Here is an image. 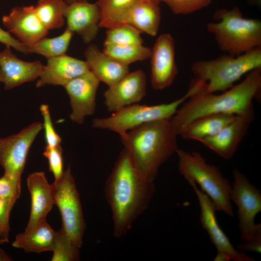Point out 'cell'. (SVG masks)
<instances>
[{
	"label": "cell",
	"mask_w": 261,
	"mask_h": 261,
	"mask_svg": "<svg viewBox=\"0 0 261 261\" xmlns=\"http://www.w3.org/2000/svg\"><path fill=\"white\" fill-rule=\"evenodd\" d=\"M154 182L145 179L123 148L115 162L104 187L111 209L114 237H124L148 208L155 192Z\"/></svg>",
	"instance_id": "cell-1"
},
{
	"label": "cell",
	"mask_w": 261,
	"mask_h": 261,
	"mask_svg": "<svg viewBox=\"0 0 261 261\" xmlns=\"http://www.w3.org/2000/svg\"><path fill=\"white\" fill-rule=\"evenodd\" d=\"M261 89V68L246 73L243 80L220 94L207 92L204 82L184 102L170 119L173 129L179 135L193 121L211 114L235 115L253 111V99Z\"/></svg>",
	"instance_id": "cell-2"
},
{
	"label": "cell",
	"mask_w": 261,
	"mask_h": 261,
	"mask_svg": "<svg viewBox=\"0 0 261 261\" xmlns=\"http://www.w3.org/2000/svg\"><path fill=\"white\" fill-rule=\"evenodd\" d=\"M177 136L167 119L147 122L120 137L140 174L154 182L160 168L178 149Z\"/></svg>",
	"instance_id": "cell-3"
},
{
	"label": "cell",
	"mask_w": 261,
	"mask_h": 261,
	"mask_svg": "<svg viewBox=\"0 0 261 261\" xmlns=\"http://www.w3.org/2000/svg\"><path fill=\"white\" fill-rule=\"evenodd\" d=\"M207 29L213 34L220 49L237 56L261 47V22L244 16L239 8L220 9L213 15Z\"/></svg>",
	"instance_id": "cell-4"
},
{
	"label": "cell",
	"mask_w": 261,
	"mask_h": 261,
	"mask_svg": "<svg viewBox=\"0 0 261 261\" xmlns=\"http://www.w3.org/2000/svg\"><path fill=\"white\" fill-rule=\"evenodd\" d=\"M261 68V47L237 56L226 54L209 60L194 62L191 71L195 79L205 83V90L210 93L224 91L244 74Z\"/></svg>",
	"instance_id": "cell-5"
},
{
	"label": "cell",
	"mask_w": 261,
	"mask_h": 261,
	"mask_svg": "<svg viewBox=\"0 0 261 261\" xmlns=\"http://www.w3.org/2000/svg\"><path fill=\"white\" fill-rule=\"evenodd\" d=\"M175 153L178 158V171L184 178L201 187V190L211 199L216 211L233 217L232 185L219 169L208 163L199 152L178 148Z\"/></svg>",
	"instance_id": "cell-6"
},
{
	"label": "cell",
	"mask_w": 261,
	"mask_h": 261,
	"mask_svg": "<svg viewBox=\"0 0 261 261\" xmlns=\"http://www.w3.org/2000/svg\"><path fill=\"white\" fill-rule=\"evenodd\" d=\"M196 90L190 84L188 91L181 98L171 102L154 105L137 103L126 106L107 117L96 118L92 127L117 133L120 136L149 122L170 119L181 105Z\"/></svg>",
	"instance_id": "cell-7"
},
{
	"label": "cell",
	"mask_w": 261,
	"mask_h": 261,
	"mask_svg": "<svg viewBox=\"0 0 261 261\" xmlns=\"http://www.w3.org/2000/svg\"><path fill=\"white\" fill-rule=\"evenodd\" d=\"M54 204L58 207L66 233L80 248L86 229L81 201L69 166L52 185Z\"/></svg>",
	"instance_id": "cell-8"
},
{
	"label": "cell",
	"mask_w": 261,
	"mask_h": 261,
	"mask_svg": "<svg viewBox=\"0 0 261 261\" xmlns=\"http://www.w3.org/2000/svg\"><path fill=\"white\" fill-rule=\"evenodd\" d=\"M233 175L231 200L238 208L241 240L246 242L252 238L259 224L255 219L261 211V193L243 173L234 170Z\"/></svg>",
	"instance_id": "cell-9"
},
{
	"label": "cell",
	"mask_w": 261,
	"mask_h": 261,
	"mask_svg": "<svg viewBox=\"0 0 261 261\" xmlns=\"http://www.w3.org/2000/svg\"><path fill=\"white\" fill-rule=\"evenodd\" d=\"M43 128L42 123L35 122L16 134L0 138V164L4 172L21 177L29 148Z\"/></svg>",
	"instance_id": "cell-10"
},
{
	"label": "cell",
	"mask_w": 261,
	"mask_h": 261,
	"mask_svg": "<svg viewBox=\"0 0 261 261\" xmlns=\"http://www.w3.org/2000/svg\"><path fill=\"white\" fill-rule=\"evenodd\" d=\"M150 58L152 87L162 90L170 87L178 73L174 40L171 34L164 33L158 37L151 49Z\"/></svg>",
	"instance_id": "cell-11"
},
{
	"label": "cell",
	"mask_w": 261,
	"mask_h": 261,
	"mask_svg": "<svg viewBox=\"0 0 261 261\" xmlns=\"http://www.w3.org/2000/svg\"><path fill=\"white\" fill-rule=\"evenodd\" d=\"M188 182L193 188L198 200L202 226L208 233L217 251L227 253L234 261H255V259L234 248L218 223L216 216L217 211L210 198L198 188L195 183L192 181Z\"/></svg>",
	"instance_id": "cell-12"
},
{
	"label": "cell",
	"mask_w": 261,
	"mask_h": 261,
	"mask_svg": "<svg viewBox=\"0 0 261 261\" xmlns=\"http://www.w3.org/2000/svg\"><path fill=\"white\" fill-rule=\"evenodd\" d=\"M99 80L90 71L67 83L64 87L69 95L72 112L70 119L82 124L87 116L93 115Z\"/></svg>",
	"instance_id": "cell-13"
},
{
	"label": "cell",
	"mask_w": 261,
	"mask_h": 261,
	"mask_svg": "<svg viewBox=\"0 0 261 261\" xmlns=\"http://www.w3.org/2000/svg\"><path fill=\"white\" fill-rule=\"evenodd\" d=\"M147 79L141 70L129 72L104 93V104L112 113L122 108L137 103L145 96Z\"/></svg>",
	"instance_id": "cell-14"
},
{
	"label": "cell",
	"mask_w": 261,
	"mask_h": 261,
	"mask_svg": "<svg viewBox=\"0 0 261 261\" xmlns=\"http://www.w3.org/2000/svg\"><path fill=\"white\" fill-rule=\"evenodd\" d=\"M254 118V111L236 115L231 122L217 134L199 142L222 158L230 160L246 134Z\"/></svg>",
	"instance_id": "cell-15"
},
{
	"label": "cell",
	"mask_w": 261,
	"mask_h": 261,
	"mask_svg": "<svg viewBox=\"0 0 261 261\" xmlns=\"http://www.w3.org/2000/svg\"><path fill=\"white\" fill-rule=\"evenodd\" d=\"M2 23L26 47L45 37L49 32L37 17L34 5L14 7L2 16Z\"/></svg>",
	"instance_id": "cell-16"
},
{
	"label": "cell",
	"mask_w": 261,
	"mask_h": 261,
	"mask_svg": "<svg viewBox=\"0 0 261 261\" xmlns=\"http://www.w3.org/2000/svg\"><path fill=\"white\" fill-rule=\"evenodd\" d=\"M11 47L5 45L0 51V82L5 90L38 79L44 66L40 60L28 62L19 59Z\"/></svg>",
	"instance_id": "cell-17"
},
{
	"label": "cell",
	"mask_w": 261,
	"mask_h": 261,
	"mask_svg": "<svg viewBox=\"0 0 261 261\" xmlns=\"http://www.w3.org/2000/svg\"><path fill=\"white\" fill-rule=\"evenodd\" d=\"M90 71L86 61L69 56L47 59L43 71L36 82V87L46 85L64 87L72 79Z\"/></svg>",
	"instance_id": "cell-18"
},
{
	"label": "cell",
	"mask_w": 261,
	"mask_h": 261,
	"mask_svg": "<svg viewBox=\"0 0 261 261\" xmlns=\"http://www.w3.org/2000/svg\"><path fill=\"white\" fill-rule=\"evenodd\" d=\"M65 18L67 28L80 36L85 43L89 44L96 38L100 28V15L95 3L83 0L68 4Z\"/></svg>",
	"instance_id": "cell-19"
},
{
	"label": "cell",
	"mask_w": 261,
	"mask_h": 261,
	"mask_svg": "<svg viewBox=\"0 0 261 261\" xmlns=\"http://www.w3.org/2000/svg\"><path fill=\"white\" fill-rule=\"evenodd\" d=\"M27 184L31 197V209L25 231L46 220L54 205L52 185L47 181L44 172L30 174L27 178Z\"/></svg>",
	"instance_id": "cell-20"
},
{
	"label": "cell",
	"mask_w": 261,
	"mask_h": 261,
	"mask_svg": "<svg viewBox=\"0 0 261 261\" xmlns=\"http://www.w3.org/2000/svg\"><path fill=\"white\" fill-rule=\"evenodd\" d=\"M84 54L90 71L100 82L108 87L116 84L130 72L128 65L107 55L95 44H89Z\"/></svg>",
	"instance_id": "cell-21"
},
{
	"label": "cell",
	"mask_w": 261,
	"mask_h": 261,
	"mask_svg": "<svg viewBox=\"0 0 261 261\" xmlns=\"http://www.w3.org/2000/svg\"><path fill=\"white\" fill-rule=\"evenodd\" d=\"M55 233L45 220L32 229L18 234L12 246L28 252L52 251Z\"/></svg>",
	"instance_id": "cell-22"
},
{
	"label": "cell",
	"mask_w": 261,
	"mask_h": 261,
	"mask_svg": "<svg viewBox=\"0 0 261 261\" xmlns=\"http://www.w3.org/2000/svg\"><path fill=\"white\" fill-rule=\"evenodd\" d=\"M236 115L211 114L200 117L188 124L180 134L183 139L200 142L217 134L231 122Z\"/></svg>",
	"instance_id": "cell-23"
},
{
	"label": "cell",
	"mask_w": 261,
	"mask_h": 261,
	"mask_svg": "<svg viewBox=\"0 0 261 261\" xmlns=\"http://www.w3.org/2000/svg\"><path fill=\"white\" fill-rule=\"evenodd\" d=\"M160 3L156 0H138L131 11L128 24L141 32L156 36L161 18Z\"/></svg>",
	"instance_id": "cell-24"
},
{
	"label": "cell",
	"mask_w": 261,
	"mask_h": 261,
	"mask_svg": "<svg viewBox=\"0 0 261 261\" xmlns=\"http://www.w3.org/2000/svg\"><path fill=\"white\" fill-rule=\"evenodd\" d=\"M138 0H98L99 27L110 29L128 24L131 11Z\"/></svg>",
	"instance_id": "cell-25"
},
{
	"label": "cell",
	"mask_w": 261,
	"mask_h": 261,
	"mask_svg": "<svg viewBox=\"0 0 261 261\" xmlns=\"http://www.w3.org/2000/svg\"><path fill=\"white\" fill-rule=\"evenodd\" d=\"M68 6L65 0H38L34 10L42 25L49 30L63 26Z\"/></svg>",
	"instance_id": "cell-26"
},
{
	"label": "cell",
	"mask_w": 261,
	"mask_h": 261,
	"mask_svg": "<svg viewBox=\"0 0 261 261\" xmlns=\"http://www.w3.org/2000/svg\"><path fill=\"white\" fill-rule=\"evenodd\" d=\"M73 33L66 28L58 36L44 37L33 44L27 46V52L41 55L47 59L65 55Z\"/></svg>",
	"instance_id": "cell-27"
},
{
	"label": "cell",
	"mask_w": 261,
	"mask_h": 261,
	"mask_svg": "<svg viewBox=\"0 0 261 261\" xmlns=\"http://www.w3.org/2000/svg\"><path fill=\"white\" fill-rule=\"evenodd\" d=\"M102 51L107 55L129 65L150 58L151 49L143 44H104Z\"/></svg>",
	"instance_id": "cell-28"
},
{
	"label": "cell",
	"mask_w": 261,
	"mask_h": 261,
	"mask_svg": "<svg viewBox=\"0 0 261 261\" xmlns=\"http://www.w3.org/2000/svg\"><path fill=\"white\" fill-rule=\"evenodd\" d=\"M80 248L61 228L56 232L52 251V261H77L80 259Z\"/></svg>",
	"instance_id": "cell-29"
},
{
	"label": "cell",
	"mask_w": 261,
	"mask_h": 261,
	"mask_svg": "<svg viewBox=\"0 0 261 261\" xmlns=\"http://www.w3.org/2000/svg\"><path fill=\"white\" fill-rule=\"evenodd\" d=\"M141 33L130 24H122L108 29L104 44H143Z\"/></svg>",
	"instance_id": "cell-30"
},
{
	"label": "cell",
	"mask_w": 261,
	"mask_h": 261,
	"mask_svg": "<svg viewBox=\"0 0 261 261\" xmlns=\"http://www.w3.org/2000/svg\"><path fill=\"white\" fill-rule=\"evenodd\" d=\"M165 3L175 14H187L209 6L213 0H157Z\"/></svg>",
	"instance_id": "cell-31"
},
{
	"label": "cell",
	"mask_w": 261,
	"mask_h": 261,
	"mask_svg": "<svg viewBox=\"0 0 261 261\" xmlns=\"http://www.w3.org/2000/svg\"><path fill=\"white\" fill-rule=\"evenodd\" d=\"M16 200L0 197V244L9 242L10 216Z\"/></svg>",
	"instance_id": "cell-32"
},
{
	"label": "cell",
	"mask_w": 261,
	"mask_h": 261,
	"mask_svg": "<svg viewBox=\"0 0 261 261\" xmlns=\"http://www.w3.org/2000/svg\"><path fill=\"white\" fill-rule=\"evenodd\" d=\"M21 193V177L4 172L0 178V197L16 200Z\"/></svg>",
	"instance_id": "cell-33"
},
{
	"label": "cell",
	"mask_w": 261,
	"mask_h": 261,
	"mask_svg": "<svg viewBox=\"0 0 261 261\" xmlns=\"http://www.w3.org/2000/svg\"><path fill=\"white\" fill-rule=\"evenodd\" d=\"M43 155L48 160L49 169L54 175L55 181L58 180L64 172L62 150L60 145L54 147L46 145Z\"/></svg>",
	"instance_id": "cell-34"
},
{
	"label": "cell",
	"mask_w": 261,
	"mask_h": 261,
	"mask_svg": "<svg viewBox=\"0 0 261 261\" xmlns=\"http://www.w3.org/2000/svg\"><path fill=\"white\" fill-rule=\"evenodd\" d=\"M40 109L44 118L43 127L44 129V137L46 145L54 147L60 145L61 138L53 127L49 106L43 104L41 105Z\"/></svg>",
	"instance_id": "cell-35"
},
{
	"label": "cell",
	"mask_w": 261,
	"mask_h": 261,
	"mask_svg": "<svg viewBox=\"0 0 261 261\" xmlns=\"http://www.w3.org/2000/svg\"><path fill=\"white\" fill-rule=\"evenodd\" d=\"M237 248L239 251L243 253L246 252H254L258 253L261 252V224L258 226L254 233L252 238L248 241L239 244Z\"/></svg>",
	"instance_id": "cell-36"
},
{
	"label": "cell",
	"mask_w": 261,
	"mask_h": 261,
	"mask_svg": "<svg viewBox=\"0 0 261 261\" xmlns=\"http://www.w3.org/2000/svg\"><path fill=\"white\" fill-rule=\"evenodd\" d=\"M0 43L9 45L21 53L27 54L26 46L12 36L8 31L0 28Z\"/></svg>",
	"instance_id": "cell-37"
},
{
	"label": "cell",
	"mask_w": 261,
	"mask_h": 261,
	"mask_svg": "<svg viewBox=\"0 0 261 261\" xmlns=\"http://www.w3.org/2000/svg\"><path fill=\"white\" fill-rule=\"evenodd\" d=\"M232 260L231 257L227 253L222 251H218L215 256L214 261H229Z\"/></svg>",
	"instance_id": "cell-38"
},
{
	"label": "cell",
	"mask_w": 261,
	"mask_h": 261,
	"mask_svg": "<svg viewBox=\"0 0 261 261\" xmlns=\"http://www.w3.org/2000/svg\"><path fill=\"white\" fill-rule=\"evenodd\" d=\"M12 258L4 251L0 248V261H12Z\"/></svg>",
	"instance_id": "cell-39"
},
{
	"label": "cell",
	"mask_w": 261,
	"mask_h": 261,
	"mask_svg": "<svg viewBox=\"0 0 261 261\" xmlns=\"http://www.w3.org/2000/svg\"><path fill=\"white\" fill-rule=\"evenodd\" d=\"M83 0H65V1L68 3L70 4L72 2L76 1H83Z\"/></svg>",
	"instance_id": "cell-40"
},
{
	"label": "cell",
	"mask_w": 261,
	"mask_h": 261,
	"mask_svg": "<svg viewBox=\"0 0 261 261\" xmlns=\"http://www.w3.org/2000/svg\"><path fill=\"white\" fill-rule=\"evenodd\" d=\"M249 0L257 4L261 2V0Z\"/></svg>",
	"instance_id": "cell-41"
}]
</instances>
